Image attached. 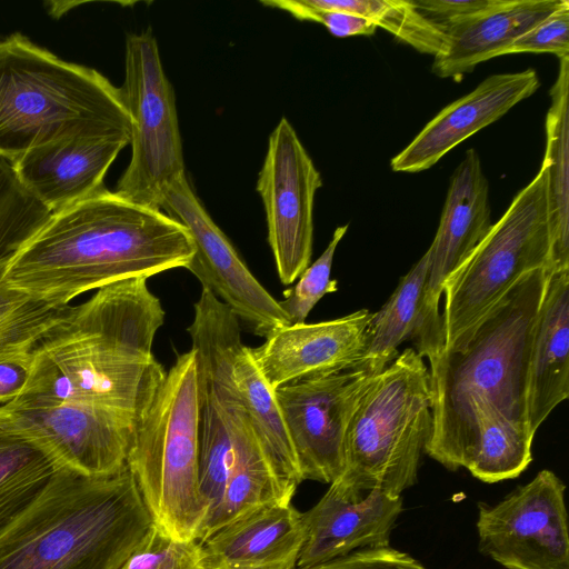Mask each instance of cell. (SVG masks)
Here are the masks:
<instances>
[{
	"label": "cell",
	"instance_id": "d6a6232c",
	"mask_svg": "<svg viewBox=\"0 0 569 569\" xmlns=\"http://www.w3.org/2000/svg\"><path fill=\"white\" fill-rule=\"evenodd\" d=\"M348 230V224L333 231L332 238L321 256L299 276L295 287L284 290L278 300L290 325L303 323L318 301L338 289L337 280L330 278L336 249Z\"/></svg>",
	"mask_w": 569,
	"mask_h": 569
},
{
	"label": "cell",
	"instance_id": "d590c367",
	"mask_svg": "<svg viewBox=\"0 0 569 569\" xmlns=\"http://www.w3.org/2000/svg\"><path fill=\"white\" fill-rule=\"evenodd\" d=\"M261 3L287 11L296 19L321 23L332 36L338 38L372 36L378 28L366 18L339 11L311 9L301 0H272L261 1Z\"/></svg>",
	"mask_w": 569,
	"mask_h": 569
},
{
	"label": "cell",
	"instance_id": "484cf974",
	"mask_svg": "<svg viewBox=\"0 0 569 569\" xmlns=\"http://www.w3.org/2000/svg\"><path fill=\"white\" fill-rule=\"evenodd\" d=\"M569 56L559 59L550 88L551 104L546 117L548 211L551 231V270L569 271Z\"/></svg>",
	"mask_w": 569,
	"mask_h": 569
},
{
	"label": "cell",
	"instance_id": "83f0119b",
	"mask_svg": "<svg viewBox=\"0 0 569 569\" xmlns=\"http://www.w3.org/2000/svg\"><path fill=\"white\" fill-rule=\"evenodd\" d=\"M533 438L527 427L488 412L476 425L463 468L487 483L517 478L532 461Z\"/></svg>",
	"mask_w": 569,
	"mask_h": 569
},
{
	"label": "cell",
	"instance_id": "603a6c76",
	"mask_svg": "<svg viewBox=\"0 0 569 569\" xmlns=\"http://www.w3.org/2000/svg\"><path fill=\"white\" fill-rule=\"evenodd\" d=\"M567 0H503L501 4L445 28L448 43L435 56L432 72L460 79L476 66L505 56L510 46Z\"/></svg>",
	"mask_w": 569,
	"mask_h": 569
},
{
	"label": "cell",
	"instance_id": "74e56055",
	"mask_svg": "<svg viewBox=\"0 0 569 569\" xmlns=\"http://www.w3.org/2000/svg\"><path fill=\"white\" fill-rule=\"evenodd\" d=\"M425 17L443 29L493 9L503 0H410Z\"/></svg>",
	"mask_w": 569,
	"mask_h": 569
},
{
	"label": "cell",
	"instance_id": "4316f807",
	"mask_svg": "<svg viewBox=\"0 0 569 569\" xmlns=\"http://www.w3.org/2000/svg\"><path fill=\"white\" fill-rule=\"evenodd\" d=\"M60 468L0 409V530L43 490Z\"/></svg>",
	"mask_w": 569,
	"mask_h": 569
},
{
	"label": "cell",
	"instance_id": "44dd1931",
	"mask_svg": "<svg viewBox=\"0 0 569 569\" xmlns=\"http://www.w3.org/2000/svg\"><path fill=\"white\" fill-rule=\"evenodd\" d=\"M429 251L400 279L397 288L372 313L367 331L366 348L358 367L378 373L398 355L406 340L428 360L443 350L442 320L433 318L427 307Z\"/></svg>",
	"mask_w": 569,
	"mask_h": 569
},
{
	"label": "cell",
	"instance_id": "3957f363",
	"mask_svg": "<svg viewBox=\"0 0 569 569\" xmlns=\"http://www.w3.org/2000/svg\"><path fill=\"white\" fill-rule=\"evenodd\" d=\"M551 273L546 267L523 276L461 347L429 360L432 430L425 452L447 469L463 467L483 415L527 427L530 352Z\"/></svg>",
	"mask_w": 569,
	"mask_h": 569
},
{
	"label": "cell",
	"instance_id": "8992f818",
	"mask_svg": "<svg viewBox=\"0 0 569 569\" xmlns=\"http://www.w3.org/2000/svg\"><path fill=\"white\" fill-rule=\"evenodd\" d=\"M430 376L423 358L407 348L378 372L348 422L343 469L329 485L359 500L371 490L390 497L412 487L432 430Z\"/></svg>",
	"mask_w": 569,
	"mask_h": 569
},
{
	"label": "cell",
	"instance_id": "8fae6325",
	"mask_svg": "<svg viewBox=\"0 0 569 569\" xmlns=\"http://www.w3.org/2000/svg\"><path fill=\"white\" fill-rule=\"evenodd\" d=\"M376 375L352 367L273 390L302 480L330 485L341 475L348 422Z\"/></svg>",
	"mask_w": 569,
	"mask_h": 569
},
{
	"label": "cell",
	"instance_id": "ac0fdd59",
	"mask_svg": "<svg viewBox=\"0 0 569 569\" xmlns=\"http://www.w3.org/2000/svg\"><path fill=\"white\" fill-rule=\"evenodd\" d=\"M402 512V498L371 490L359 500L339 496L330 487L301 513L303 542L296 567H308L356 550L390 546V536Z\"/></svg>",
	"mask_w": 569,
	"mask_h": 569
},
{
	"label": "cell",
	"instance_id": "d4e9b609",
	"mask_svg": "<svg viewBox=\"0 0 569 569\" xmlns=\"http://www.w3.org/2000/svg\"><path fill=\"white\" fill-rule=\"evenodd\" d=\"M220 407L232 431L234 460L221 499L206 517L198 541L254 508L276 501H291L283 497L264 451L242 411L237 406Z\"/></svg>",
	"mask_w": 569,
	"mask_h": 569
},
{
	"label": "cell",
	"instance_id": "1f68e13d",
	"mask_svg": "<svg viewBox=\"0 0 569 569\" xmlns=\"http://www.w3.org/2000/svg\"><path fill=\"white\" fill-rule=\"evenodd\" d=\"M51 217L22 184L13 163L0 156V262L9 263Z\"/></svg>",
	"mask_w": 569,
	"mask_h": 569
},
{
	"label": "cell",
	"instance_id": "30bf717a",
	"mask_svg": "<svg viewBox=\"0 0 569 569\" xmlns=\"http://www.w3.org/2000/svg\"><path fill=\"white\" fill-rule=\"evenodd\" d=\"M566 486L540 470L493 506L479 503V550L506 569H569Z\"/></svg>",
	"mask_w": 569,
	"mask_h": 569
},
{
	"label": "cell",
	"instance_id": "f1b7e54d",
	"mask_svg": "<svg viewBox=\"0 0 569 569\" xmlns=\"http://www.w3.org/2000/svg\"><path fill=\"white\" fill-rule=\"evenodd\" d=\"M316 10L356 14L383 28L421 53H441L448 43L446 31L418 11L410 0H301Z\"/></svg>",
	"mask_w": 569,
	"mask_h": 569
},
{
	"label": "cell",
	"instance_id": "5b68a950",
	"mask_svg": "<svg viewBox=\"0 0 569 569\" xmlns=\"http://www.w3.org/2000/svg\"><path fill=\"white\" fill-rule=\"evenodd\" d=\"M120 88L14 32L0 37V156L13 161L50 143L130 139Z\"/></svg>",
	"mask_w": 569,
	"mask_h": 569
},
{
	"label": "cell",
	"instance_id": "cb8c5ba5",
	"mask_svg": "<svg viewBox=\"0 0 569 569\" xmlns=\"http://www.w3.org/2000/svg\"><path fill=\"white\" fill-rule=\"evenodd\" d=\"M218 403L222 407L237 406L242 411L264 451L283 497L291 500L302 478L274 391L258 369L251 348L244 346L234 357L228 391Z\"/></svg>",
	"mask_w": 569,
	"mask_h": 569
},
{
	"label": "cell",
	"instance_id": "7402d4cb",
	"mask_svg": "<svg viewBox=\"0 0 569 569\" xmlns=\"http://www.w3.org/2000/svg\"><path fill=\"white\" fill-rule=\"evenodd\" d=\"M569 271L552 272L536 323L527 388V427L533 436L569 397Z\"/></svg>",
	"mask_w": 569,
	"mask_h": 569
},
{
	"label": "cell",
	"instance_id": "8d00e7d4",
	"mask_svg": "<svg viewBox=\"0 0 569 569\" xmlns=\"http://www.w3.org/2000/svg\"><path fill=\"white\" fill-rule=\"evenodd\" d=\"M293 569H427L419 560L395 548H366L322 563Z\"/></svg>",
	"mask_w": 569,
	"mask_h": 569
},
{
	"label": "cell",
	"instance_id": "f35d334b",
	"mask_svg": "<svg viewBox=\"0 0 569 569\" xmlns=\"http://www.w3.org/2000/svg\"><path fill=\"white\" fill-rule=\"evenodd\" d=\"M33 366V351L0 357V402H11L27 387Z\"/></svg>",
	"mask_w": 569,
	"mask_h": 569
},
{
	"label": "cell",
	"instance_id": "ffe728a7",
	"mask_svg": "<svg viewBox=\"0 0 569 569\" xmlns=\"http://www.w3.org/2000/svg\"><path fill=\"white\" fill-rule=\"evenodd\" d=\"M209 569H293L303 542L291 501L254 508L200 541Z\"/></svg>",
	"mask_w": 569,
	"mask_h": 569
},
{
	"label": "cell",
	"instance_id": "52a82bcc",
	"mask_svg": "<svg viewBox=\"0 0 569 569\" xmlns=\"http://www.w3.org/2000/svg\"><path fill=\"white\" fill-rule=\"evenodd\" d=\"M199 397L196 359L178 355L136 421L126 463L156 526L197 540L207 515L198 482Z\"/></svg>",
	"mask_w": 569,
	"mask_h": 569
},
{
	"label": "cell",
	"instance_id": "e575fe53",
	"mask_svg": "<svg viewBox=\"0 0 569 569\" xmlns=\"http://www.w3.org/2000/svg\"><path fill=\"white\" fill-rule=\"evenodd\" d=\"M512 53H550L569 56V1L519 37L506 51Z\"/></svg>",
	"mask_w": 569,
	"mask_h": 569
},
{
	"label": "cell",
	"instance_id": "ba28073f",
	"mask_svg": "<svg viewBox=\"0 0 569 569\" xmlns=\"http://www.w3.org/2000/svg\"><path fill=\"white\" fill-rule=\"evenodd\" d=\"M547 176L541 162L535 178L515 196L502 217L445 282V351L461 347L523 276L540 268L551 269Z\"/></svg>",
	"mask_w": 569,
	"mask_h": 569
},
{
	"label": "cell",
	"instance_id": "e0dca14e",
	"mask_svg": "<svg viewBox=\"0 0 569 569\" xmlns=\"http://www.w3.org/2000/svg\"><path fill=\"white\" fill-rule=\"evenodd\" d=\"M489 182L475 149L453 171L436 236L428 248L427 307L441 319L439 302L447 279L470 256L492 227Z\"/></svg>",
	"mask_w": 569,
	"mask_h": 569
},
{
	"label": "cell",
	"instance_id": "4dcf8cb0",
	"mask_svg": "<svg viewBox=\"0 0 569 569\" xmlns=\"http://www.w3.org/2000/svg\"><path fill=\"white\" fill-rule=\"evenodd\" d=\"M0 262V357L31 352L70 307L56 306L13 288Z\"/></svg>",
	"mask_w": 569,
	"mask_h": 569
},
{
	"label": "cell",
	"instance_id": "4fadbf2b",
	"mask_svg": "<svg viewBox=\"0 0 569 569\" xmlns=\"http://www.w3.org/2000/svg\"><path fill=\"white\" fill-rule=\"evenodd\" d=\"M0 409L64 468L86 476H106L126 465L137 421L127 413L23 396Z\"/></svg>",
	"mask_w": 569,
	"mask_h": 569
},
{
	"label": "cell",
	"instance_id": "9a60e30c",
	"mask_svg": "<svg viewBox=\"0 0 569 569\" xmlns=\"http://www.w3.org/2000/svg\"><path fill=\"white\" fill-rule=\"evenodd\" d=\"M371 318L369 310L360 309L333 320L284 326L251 352L272 390L297 379L358 367Z\"/></svg>",
	"mask_w": 569,
	"mask_h": 569
},
{
	"label": "cell",
	"instance_id": "5bb4252c",
	"mask_svg": "<svg viewBox=\"0 0 569 569\" xmlns=\"http://www.w3.org/2000/svg\"><path fill=\"white\" fill-rule=\"evenodd\" d=\"M161 209L188 230L194 254L186 269L264 339L289 326L283 310L249 270L190 186L186 173L164 190Z\"/></svg>",
	"mask_w": 569,
	"mask_h": 569
},
{
	"label": "cell",
	"instance_id": "2e32d148",
	"mask_svg": "<svg viewBox=\"0 0 569 569\" xmlns=\"http://www.w3.org/2000/svg\"><path fill=\"white\" fill-rule=\"evenodd\" d=\"M535 69L496 73L472 91L445 107L415 139L390 161L395 172L431 168L456 146L493 123L539 88Z\"/></svg>",
	"mask_w": 569,
	"mask_h": 569
},
{
	"label": "cell",
	"instance_id": "836d02e7",
	"mask_svg": "<svg viewBox=\"0 0 569 569\" xmlns=\"http://www.w3.org/2000/svg\"><path fill=\"white\" fill-rule=\"evenodd\" d=\"M121 569H209L200 541L179 540L154 526Z\"/></svg>",
	"mask_w": 569,
	"mask_h": 569
},
{
	"label": "cell",
	"instance_id": "9c48e42d",
	"mask_svg": "<svg viewBox=\"0 0 569 569\" xmlns=\"http://www.w3.org/2000/svg\"><path fill=\"white\" fill-rule=\"evenodd\" d=\"M120 91L131 120V159L114 192L161 210L164 190L184 174V160L174 90L151 29L127 37Z\"/></svg>",
	"mask_w": 569,
	"mask_h": 569
},
{
	"label": "cell",
	"instance_id": "6da1fadb",
	"mask_svg": "<svg viewBox=\"0 0 569 569\" xmlns=\"http://www.w3.org/2000/svg\"><path fill=\"white\" fill-rule=\"evenodd\" d=\"M147 279L113 282L69 307L33 349L20 396L104 407L137 420L167 372L152 355L166 313Z\"/></svg>",
	"mask_w": 569,
	"mask_h": 569
},
{
	"label": "cell",
	"instance_id": "7a4b0ae2",
	"mask_svg": "<svg viewBox=\"0 0 569 569\" xmlns=\"http://www.w3.org/2000/svg\"><path fill=\"white\" fill-rule=\"evenodd\" d=\"M193 254L180 221L104 188L52 214L9 262L6 279L34 299L68 306L113 282L186 268Z\"/></svg>",
	"mask_w": 569,
	"mask_h": 569
},
{
	"label": "cell",
	"instance_id": "d6986e66",
	"mask_svg": "<svg viewBox=\"0 0 569 569\" xmlns=\"http://www.w3.org/2000/svg\"><path fill=\"white\" fill-rule=\"evenodd\" d=\"M127 138H86L36 148L11 161L27 190L52 214L104 189L103 179Z\"/></svg>",
	"mask_w": 569,
	"mask_h": 569
},
{
	"label": "cell",
	"instance_id": "7c38bea8",
	"mask_svg": "<svg viewBox=\"0 0 569 569\" xmlns=\"http://www.w3.org/2000/svg\"><path fill=\"white\" fill-rule=\"evenodd\" d=\"M321 186L320 172L295 128L281 118L269 136L256 189L264 207L268 242L283 284L292 283L309 266L315 197Z\"/></svg>",
	"mask_w": 569,
	"mask_h": 569
},
{
	"label": "cell",
	"instance_id": "f546056e",
	"mask_svg": "<svg viewBox=\"0 0 569 569\" xmlns=\"http://www.w3.org/2000/svg\"><path fill=\"white\" fill-rule=\"evenodd\" d=\"M198 397V482L207 506V517L219 503L231 472L234 440L214 397L199 391Z\"/></svg>",
	"mask_w": 569,
	"mask_h": 569
},
{
	"label": "cell",
	"instance_id": "277c9868",
	"mask_svg": "<svg viewBox=\"0 0 569 569\" xmlns=\"http://www.w3.org/2000/svg\"><path fill=\"white\" fill-rule=\"evenodd\" d=\"M154 526L127 463L106 476L62 467L0 530V569H121Z\"/></svg>",
	"mask_w": 569,
	"mask_h": 569
}]
</instances>
